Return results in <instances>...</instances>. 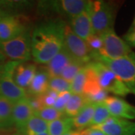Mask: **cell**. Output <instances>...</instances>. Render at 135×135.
I'll return each instance as SVG.
<instances>
[{"label": "cell", "instance_id": "8", "mask_svg": "<svg viewBox=\"0 0 135 135\" xmlns=\"http://www.w3.org/2000/svg\"><path fill=\"white\" fill-rule=\"evenodd\" d=\"M63 46L73 58L84 65H87L92 60V53L88 47L86 41L74 33L68 25L65 26Z\"/></svg>", "mask_w": 135, "mask_h": 135}, {"label": "cell", "instance_id": "20", "mask_svg": "<svg viewBox=\"0 0 135 135\" xmlns=\"http://www.w3.org/2000/svg\"><path fill=\"white\" fill-rule=\"evenodd\" d=\"M87 104H89V102L83 95L72 93L65 108V116L68 118L74 119L79 114V113Z\"/></svg>", "mask_w": 135, "mask_h": 135}, {"label": "cell", "instance_id": "4", "mask_svg": "<svg viewBox=\"0 0 135 135\" xmlns=\"http://www.w3.org/2000/svg\"><path fill=\"white\" fill-rule=\"evenodd\" d=\"M0 51L11 61L28 62L32 59L31 33L29 30L8 41H0Z\"/></svg>", "mask_w": 135, "mask_h": 135}, {"label": "cell", "instance_id": "10", "mask_svg": "<svg viewBox=\"0 0 135 135\" xmlns=\"http://www.w3.org/2000/svg\"><path fill=\"white\" fill-rule=\"evenodd\" d=\"M27 28L18 15H7L0 19V41L13 39L24 32Z\"/></svg>", "mask_w": 135, "mask_h": 135}, {"label": "cell", "instance_id": "16", "mask_svg": "<svg viewBox=\"0 0 135 135\" xmlns=\"http://www.w3.org/2000/svg\"><path fill=\"white\" fill-rule=\"evenodd\" d=\"M33 116H35V111L30 105L27 97L15 102L12 119L17 129L25 125Z\"/></svg>", "mask_w": 135, "mask_h": 135}, {"label": "cell", "instance_id": "38", "mask_svg": "<svg viewBox=\"0 0 135 135\" xmlns=\"http://www.w3.org/2000/svg\"><path fill=\"white\" fill-rule=\"evenodd\" d=\"M0 129H2V128H1V127H0Z\"/></svg>", "mask_w": 135, "mask_h": 135}, {"label": "cell", "instance_id": "11", "mask_svg": "<svg viewBox=\"0 0 135 135\" xmlns=\"http://www.w3.org/2000/svg\"><path fill=\"white\" fill-rule=\"evenodd\" d=\"M104 132L107 135H135V122L111 117L104 123L92 126Z\"/></svg>", "mask_w": 135, "mask_h": 135}, {"label": "cell", "instance_id": "35", "mask_svg": "<svg viewBox=\"0 0 135 135\" xmlns=\"http://www.w3.org/2000/svg\"><path fill=\"white\" fill-rule=\"evenodd\" d=\"M7 15H8L5 13V11L0 8V19H1V18H2V17H5V16H7Z\"/></svg>", "mask_w": 135, "mask_h": 135}, {"label": "cell", "instance_id": "18", "mask_svg": "<svg viewBox=\"0 0 135 135\" xmlns=\"http://www.w3.org/2000/svg\"><path fill=\"white\" fill-rule=\"evenodd\" d=\"M48 122L33 116L25 125L17 129L20 135H38L47 132Z\"/></svg>", "mask_w": 135, "mask_h": 135}, {"label": "cell", "instance_id": "30", "mask_svg": "<svg viewBox=\"0 0 135 135\" xmlns=\"http://www.w3.org/2000/svg\"><path fill=\"white\" fill-rule=\"evenodd\" d=\"M57 96H58V93L49 89L44 95L40 96L44 107H53L55 101L57 98Z\"/></svg>", "mask_w": 135, "mask_h": 135}, {"label": "cell", "instance_id": "34", "mask_svg": "<svg viewBox=\"0 0 135 135\" xmlns=\"http://www.w3.org/2000/svg\"><path fill=\"white\" fill-rule=\"evenodd\" d=\"M5 59H6V57H5V56L3 55V53L0 51V65H1V64H2L3 62H5Z\"/></svg>", "mask_w": 135, "mask_h": 135}, {"label": "cell", "instance_id": "7", "mask_svg": "<svg viewBox=\"0 0 135 135\" xmlns=\"http://www.w3.org/2000/svg\"><path fill=\"white\" fill-rule=\"evenodd\" d=\"M101 36L103 41V48L98 55L115 59L125 57L134 53L130 46L115 33L114 29L101 35Z\"/></svg>", "mask_w": 135, "mask_h": 135}, {"label": "cell", "instance_id": "15", "mask_svg": "<svg viewBox=\"0 0 135 135\" xmlns=\"http://www.w3.org/2000/svg\"><path fill=\"white\" fill-rule=\"evenodd\" d=\"M37 66L34 63L20 62L14 72V80L20 88L26 90L37 71Z\"/></svg>", "mask_w": 135, "mask_h": 135}, {"label": "cell", "instance_id": "2", "mask_svg": "<svg viewBox=\"0 0 135 135\" xmlns=\"http://www.w3.org/2000/svg\"><path fill=\"white\" fill-rule=\"evenodd\" d=\"M92 60L100 62L121 80L131 93L135 95V53L119 59H108L101 55H95Z\"/></svg>", "mask_w": 135, "mask_h": 135}, {"label": "cell", "instance_id": "17", "mask_svg": "<svg viewBox=\"0 0 135 135\" xmlns=\"http://www.w3.org/2000/svg\"><path fill=\"white\" fill-rule=\"evenodd\" d=\"M50 78L45 68L37 70L32 80L26 90L27 96H41L44 95L49 89Z\"/></svg>", "mask_w": 135, "mask_h": 135}, {"label": "cell", "instance_id": "33", "mask_svg": "<svg viewBox=\"0 0 135 135\" xmlns=\"http://www.w3.org/2000/svg\"><path fill=\"white\" fill-rule=\"evenodd\" d=\"M64 135H83V131H78V130H72L69 131L68 132H67Z\"/></svg>", "mask_w": 135, "mask_h": 135}, {"label": "cell", "instance_id": "29", "mask_svg": "<svg viewBox=\"0 0 135 135\" xmlns=\"http://www.w3.org/2000/svg\"><path fill=\"white\" fill-rule=\"evenodd\" d=\"M71 95H72V92L71 91H66V92L58 94V96H57V98L55 101L53 107L56 108V110H58L59 111H61V112L64 113L65 106L67 104L70 97L71 96Z\"/></svg>", "mask_w": 135, "mask_h": 135}, {"label": "cell", "instance_id": "14", "mask_svg": "<svg viewBox=\"0 0 135 135\" xmlns=\"http://www.w3.org/2000/svg\"><path fill=\"white\" fill-rule=\"evenodd\" d=\"M74 59L63 46L61 50L46 65L44 68L48 73L50 77H60L63 70Z\"/></svg>", "mask_w": 135, "mask_h": 135}, {"label": "cell", "instance_id": "24", "mask_svg": "<svg viewBox=\"0 0 135 135\" xmlns=\"http://www.w3.org/2000/svg\"><path fill=\"white\" fill-rule=\"evenodd\" d=\"M111 117L113 116H111L110 112L108 111V109L107 108L104 102L95 104V112H94V115H93L90 127L101 125Z\"/></svg>", "mask_w": 135, "mask_h": 135}, {"label": "cell", "instance_id": "36", "mask_svg": "<svg viewBox=\"0 0 135 135\" xmlns=\"http://www.w3.org/2000/svg\"><path fill=\"white\" fill-rule=\"evenodd\" d=\"M133 30H135V17L134 19V21H133V23H132V24L131 26L130 29L128 31H133Z\"/></svg>", "mask_w": 135, "mask_h": 135}, {"label": "cell", "instance_id": "1", "mask_svg": "<svg viewBox=\"0 0 135 135\" xmlns=\"http://www.w3.org/2000/svg\"><path fill=\"white\" fill-rule=\"evenodd\" d=\"M66 25L62 20H51L33 29L31 33V50L35 62L47 65L61 50Z\"/></svg>", "mask_w": 135, "mask_h": 135}, {"label": "cell", "instance_id": "23", "mask_svg": "<svg viewBox=\"0 0 135 135\" xmlns=\"http://www.w3.org/2000/svg\"><path fill=\"white\" fill-rule=\"evenodd\" d=\"M89 76V68L86 65L82 70L76 75L71 83V92L73 94L83 95L84 88L88 80Z\"/></svg>", "mask_w": 135, "mask_h": 135}, {"label": "cell", "instance_id": "37", "mask_svg": "<svg viewBox=\"0 0 135 135\" xmlns=\"http://www.w3.org/2000/svg\"><path fill=\"white\" fill-rule=\"evenodd\" d=\"M12 135H20L18 133H17V134H12ZM38 135H49L47 134V132H46V133H43V134H38Z\"/></svg>", "mask_w": 135, "mask_h": 135}, {"label": "cell", "instance_id": "13", "mask_svg": "<svg viewBox=\"0 0 135 135\" xmlns=\"http://www.w3.org/2000/svg\"><path fill=\"white\" fill-rule=\"evenodd\" d=\"M69 26L74 33L84 41L94 34L88 10L70 19Z\"/></svg>", "mask_w": 135, "mask_h": 135}, {"label": "cell", "instance_id": "32", "mask_svg": "<svg viewBox=\"0 0 135 135\" xmlns=\"http://www.w3.org/2000/svg\"><path fill=\"white\" fill-rule=\"evenodd\" d=\"M83 135H107L100 129H98L93 127H89L83 130Z\"/></svg>", "mask_w": 135, "mask_h": 135}, {"label": "cell", "instance_id": "19", "mask_svg": "<svg viewBox=\"0 0 135 135\" xmlns=\"http://www.w3.org/2000/svg\"><path fill=\"white\" fill-rule=\"evenodd\" d=\"M95 108V104H87L79 113V114L72 119L73 128L74 130L83 131L87 128H89L94 115Z\"/></svg>", "mask_w": 135, "mask_h": 135}, {"label": "cell", "instance_id": "9", "mask_svg": "<svg viewBox=\"0 0 135 135\" xmlns=\"http://www.w3.org/2000/svg\"><path fill=\"white\" fill-rule=\"evenodd\" d=\"M90 1L86 0H60L45 2L47 9L71 19L82 12L87 11Z\"/></svg>", "mask_w": 135, "mask_h": 135}, {"label": "cell", "instance_id": "27", "mask_svg": "<svg viewBox=\"0 0 135 135\" xmlns=\"http://www.w3.org/2000/svg\"><path fill=\"white\" fill-rule=\"evenodd\" d=\"M49 89L56 93L71 91V83L64 80L62 77H50L49 80Z\"/></svg>", "mask_w": 135, "mask_h": 135}, {"label": "cell", "instance_id": "6", "mask_svg": "<svg viewBox=\"0 0 135 135\" xmlns=\"http://www.w3.org/2000/svg\"><path fill=\"white\" fill-rule=\"evenodd\" d=\"M19 62L11 60L0 65V95L15 103L27 97L26 90L18 86L14 80L15 68Z\"/></svg>", "mask_w": 135, "mask_h": 135}, {"label": "cell", "instance_id": "25", "mask_svg": "<svg viewBox=\"0 0 135 135\" xmlns=\"http://www.w3.org/2000/svg\"><path fill=\"white\" fill-rule=\"evenodd\" d=\"M35 116H38L41 119L47 122L48 123L65 117L63 112L59 111L53 107H44L41 110L35 112Z\"/></svg>", "mask_w": 135, "mask_h": 135}, {"label": "cell", "instance_id": "5", "mask_svg": "<svg viewBox=\"0 0 135 135\" xmlns=\"http://www.w3.org/2000/svg\"><path fill=\"white\" fill-rule=\"evenodd\" d=\"M94 71L101 89L118 96L125 97L130 94L129 89L114 73L100 62L92 60L89 63Z\"/></svg>", "mask_w": 135, "mask_h": 135}, {"label": "cell", "instance_id": "21", "mask_svg": "<svg viewBox=\"0 0 135 135\" xmlns=\"http://www.w3.org/2000/svg\"><path fill=\"white\" fill-rule=\"evenodd\" d=\"M15 102L0 95V127L2 129L14 126L12 119Z\"/></svg>", "mask_w": 135, "mask_h": 135}, {"label": "cell", "instance_id": "26", "mask_svg": "<svg viewBox=\"0 0 135 135\" xmlns=\"http://www.w3.org/2000/svg\"><path fill=\"white\" fill-rule=\"evenodd\" d=\"M86 65H84L83 63L80 62L76 59H74L72 62L63 70L60 77H62L64 80H65L68 82L71 83L74 78L76 77V75Z\"/></svg>", "mask_w": 135, "mask_h": 135}, {"label": "cell", "instance_id": "31", "mask_svg": "<svg viewBox=\"0 0 135 135\" xmlns=\"http://www.w3.org/2000/svg\"><path fill=\"white\" fill-rule=\"evenodd\" d=\"M124 41L128 44L131 47H135V30L128 31L124 36Z\"/></svg>", "mask_w": 135, "mask_h": 135}, {"label": "cell", "instance_id": "22", "mask_svg": "<svg viewBox=\"0 0 135 135\" xmlns=\"http://www.w3.org/2000/svg\"><path fill=\"white\" fill-rule=\"evenodd\" d=\"M72 119L64 117L48 123L47 134L49 135H64L72 130Z\"/></svg>", "mask_w": 135, "mask_h": 135}, {"label": "cell", "instance_id": "3", "mask_svg": "<svg viewBox=\"0 0 135 135\" xmlns=\"http://www.w3.org/2000/svg\"><path fill=\"white\" fill-rule=\"evenodd\" d=\"M93 32L101 35L113 29L115 9L105 1H90L88 8Z\"/></svg>", "mask_w": 135, "mask_h": 135}, {"label": "cell", "instance_id": "12", "mask_svg": "<svg viewBox=\"0 0 135 135\" xmlns=\"http://www.w3.org/2000/svg\"><path fill=\"white\" fill-rule=\"evenodd\" d=\"M111 116L132 120L135 119V107L119 97H108L104 101Z\"/></svg>", "mask_w": 135, "mask_h": 135}, {"label": "cell", "instance_id": "39", "mask_svg": "<svg viewBox=\"0 0 135 135\" xmlns=\"http://www.w3.org/2000/svg\"><path fill=\"white\" fill-rule=\"evenodd\" d=\"M1 130H2V129H0V131H1Z\"/></svg>", "mask_w": 135, "mask_h": 135}, {"label": "cell", "instance_id": "28", "mask_svg": "<svg viewBox=\"0 0 135 135\" xmlns=\"http://www.w3.org/2000/svg\"><path fill=\"white\" fill-rule=\"evenodd\" d=\"M86 42L92 53V57L95 55L100 54L101 50L103 48V41L101 35L93 34L87 40H86Z\"/></svg>", "mask_w": 135, "mask_h": 135}]
</instances>
